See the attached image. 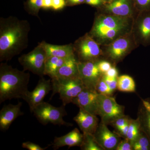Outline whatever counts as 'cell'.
<instances>
[{"label":"cell","mask_w":150,"mask_h":150,"mask_svg":"<svg viewBox=\"0 0 150 150\" xmlns=\"http://www.w3.org/2000/svg\"><path fill=\"white\" fill-rule=\"evenodd\" d=\"M73 45L74 54L79 62L98 61L104 58L101 46L88 33L78 38Z\"/></svg>","instance_id":"obj_6"},{"label":"cell","mask_w":150,"mask_h":150,"mask_svg":"<svg viewBox=\"0 0 150 150\" xmlns=\"http://www.w3.org/2000/svg\"><path fill=\"white\" fill-rule=\"evenodd\" d=\"M117 89L123 92H134L136 90V84L134 79L127 75L118 76Z\"/></svg>","instance_id":"obj_23"},{"label":"cell","mask_w":150,"mask_h":150,"mask_svg":"<svg viewBox=\"0 0 150 150\" xmlns=\"http://www.w3.org/2000/svg\"><path fill=\"white\" fill-rule=\"evenodd\" d=\"M22 103L16 105L9 104L4 106L0 111V129L1 131L8 130L11 124L19 116L24 114L21 110Z\"/></svg>","instance_id":"obj_16"},{"label":"cell","mask_w":150,"mask_h":150,"mask_svg":"<svg viewBox=\"0 0 150 150\" xmlns=\"http://www.w3.org/2000/svg\"><path fill=\"white\" fill-rule=\"evenodd\" d=\"M116 150H132L133 144L132 142L127 138L121 140L116 148Z\"/></svg>","instance_id":"obj_31"},{"label":"cell","mask_w":150,"mask_h":150,"mask_svg":"<svg viewBox=\"0 0 150 150\" xmlns=\"http://www.w3.org/2000/svg\"><path fill=\"white\" fill-rule=\"evenodd\" d=\"M132 144L134 150H150V140L142 130Z\"/></svg>","instance_id":"obj_25"},{"label":"cell","mask_w":150,"mask_h":150,"mask_svg":"<svg viewBox=\"0 0 150 150\" xmlns=\"http://www.w3.org/2000/svg\"><path fill=\"white\" fill-rule=\"evenodd\" d=\"M134 18L97 12L88 34L100 46L108 45L118 38L131 32Z\"/></svg>","instance_id":"obj_2"},{"label":"cell","mask_w":150,"mask_h":150,"mask_svg":"<svg viewBox=\"0 0 150 150\" xmlns=\"http://www.w3.org/2000/svg\"><path fill=\"white\" fill-rule=\"evenodd\" d=\"M83 139V134H81L77 128H75L69 133L61 137H56L52 145L54 150L67 146L69 149L74 146H80Z\"/></svg>","instance_id":"obj_18"},{"label":"cell","mask_w":150,"mask_h":150,"mask_svg":"<svg viewBox=\"0 0 150 150\" xmlns=\"http://www.w3.org/2000/svg\"><path fill=\"white\" fill-rule=\"evenodd\" d=\"M83 134H94L99 125L96 115L79 108L77 115L74 118Z\"/></svg>","instance_id":"obj_17"},{"label":"cell","mask_w":150,"mask_h":150,"mask_svg":"<svg viewBox=\"0 0 150 150\" xmlns=\"http://www.w3.org/2000/svg\"><path fill=\"white\" fill-rule=\"evenodd\" d=\"M130 119H131L129 118V117H128V116L124 115V116L117 118L110 124L112 125V126H113L115 129L118 130L121 127L126 125L127 123H129Z\"/></svg>","instance_id":"obj_30"},{"label":"cell","mask_w":150,"mask_h":150,"mask_svg":"<svg viewBox=\"0 0 150 150\" xmlns=\"http://www.w3.org/2000/svg\"><path fill=\"white\" fill-rule=\"evenodd\" d=\"M100 146L104 150H112L116 148L121 141V137L115 132L108 129L106 124L100 122L94 134Z\"/></svg>","instance_id":"obj_15"},{"label":"cell","mask_w":150,"mask_h":150,"mask_svg":"<svg viewBox=\"0 0 150 150\" xmlns=\"http://www.w3.org/2000/svg\"><path fill=\"white\" fill-rule=\"evenodd\" d=\"M99 94L95 89L85 87L72 103L93 115H98Z\"/></svg>","instance_id":"obj_14"},{"label":"cell","mask_w":150,"mask_h":150,"mask_svg":"<svg viewBox=\"0 0 150 150\" xmlns=\"http://www.w3.org/2000/svg\"><path fill=\"white\" fill-rule=\"evenodd\" d=\"M85 3L98 8L103 5L102 0H85Z\"/></svg>","instance_id":"obj_38"},{"label":"cell","mask_w":150,"mask_h":150,"mask_svg":"<svg viewBox=\"0 0 150 150\" xmlns=\"http://www.w3.org/2000/svg\"><path fill=\"white\" fill-rule=\"evenodd\" d=\"M137 118L139 121L141 130L150 140V98L142 99Z\"/></svg>","instance_id":"obj_21"},{"label":"cell","mask_w":150,"mask_h":150,"mask_svg":"<svg viewBox=\"0 0 150 150\" xmlns=\"http://www.w3.org/2000/svg\"><path fill=\"white\" fill-rule=\"evenodd\" d=\"M42 4L43 0H28L25 4V10L30 15L39 18L38 13Z\"/></svg>","instance_id":"obj_27"},{"label":"cell","mask_w":150,"mask_h":150,"mask_svg":"<svg viewBox=\"0 0 150 150\" xmlns=\"http://www.w3.org/2000/svg\"><path fill=\"white\" fill-rule=\"evenodd\" d=\"M129 122L127 123L126 125L117 130V132L116 133H118L121 137L126 138L128 130H129Z\"/></svg>","instance_id":"obj_37"},{"label":"cell","mask_w":150,"mask_h":150,"mask_svg":"<svg viewBox=\"0 0 150 150\" xmlns=\"http://www.w3.org/2000/svg\"><path fill=\"white\" fill-rule=\"evenodd\" d=\"M68 58L51 57L47 58L45 63L44 75L48 76L51 79L55 78L59 69Z\"/></svg>","instance_id":"obj_22"},{"label":"cell","mask_w":150,"mask_h":150,"mask_svg":"<svg viewBox=\"0 0 150 150\" xmlns=\"http://www.w3.org/2000/svg\"><path fill=\"white\" fill-rule=\"evenodd\" d=\"M118 71L115 67H112L104 75L108 77L112 78H117L118 77Z\"/></svg>","instance_id":"obj_36"},{"label":"cell","mask_w":150,"mask_h":150,"mask_svg":"<svg viewBox=\"0 0 150 150\" xmlns=\"http://www.w3.org/2000/svg\"><path fill=\"white\" fill-rule=\"evenodd\" d=\"M49 146L45 148H42L39 145L30 142H23L22 144V147L28 150H45L49 147Z\"/></svg>","instance_id":"obj_33"},{"label":"cell","mask_w":150,"mask_h":150,"mask_svg":"<svg viewBox=\"0 0 150 150\" xmlns=\"http://www.w3.org/2000/svg\"><path fill=\"white\" fill-rule=\"evenodd\" d=\"M98 8V12L121 17L135 18L139 13L133 0H113Z\"/></svg>","instance_id":"obj_12"},{"label":"cell","mask_w":150,"mask_h":150,"mask_svg":"<svg viewBox=\"0 0 150 150\" xmlns=\"http://www.w3.org/2000/svg\"><path fill=\"white\" fill-rule=\"evenodd\" d=\"M98 64L100 71L103 74H105L112 67V64L110 62L105 60H100L98 62Z\"/></svg>","instance_id":"obj_34"},{"label":"cell","mask_w":150,"mask_h":150,"mask_svg":"<svg viewBox=\"0 0 150 150\" xmlns=\"http://www.w3.org/2000/svg\"><path fill=\"white\" fill-rule=\"evenodd\" d=\"M65 6H66V1L65 0H52V8L54 10L62 9Z\"/></svg>","instance_id":"obj_35"},{"label":"cell","mask_w":150,"mask_h":150,"mask_svg":"<svg viewBox=\"0 0 150 150\" xmlns=\"http://www.w3.org/2000/svg\"><path fill=\"white\" fill-rule=\"evenodd\" d=\"M32 112L38 121L44 126L48 123L59 126H73L72 124L67 123L63 119L67 114L65 106L63 105L60 107H55L43 101L38 105Z\"/></svg>","instance_id":"obj_7"},{"label":"cell","mask_w":150,"mask_h":150,"mask_svg":"<svg viewBox=\"0 0 150 150\" xmlns=\"http://www.w3.org/2000/svg\"><path fill=\"white\" fill-rule=\"evenodd\" d=\"M85 2V0H66V6H73L81 4Z\"/></svg>","instance_id":"obj_39"},{"label":"cell","mask_w":150,"mask_h":150,"mask_svg":"<svg viewBox=\"0 0 150 150\" xmlns=\"http://www.w3.org/2000/svg\"><path fill=\"white\" fill-rule=\"evenodd\" d=\"M100 46L104 58L115 65L122 61L131 51L139 46L132 30L108 45Z\"/></svg>","instance_id":"obj_4"},{"label":"cell","mask_w":150,"mask_h":150,"mask_svg":"<svg viewBox=\"0 0 150 150\" xmlns=\"http://www.w3.org/2000/svg\"><path fill=\"white\" fill-rule=\"evenodd\" d=\"M141 131L139 121L137 118L136 120L130 119L129 121V130L126 138L133 142L135 141Z\"/></svg>","instance_id":"obj_26"},{"label":"cell","mask_w":150,"mask_h":150,"mask_svg":"<svg viewBox=\"0 0 150 150\" xmlns=\"http://www.w3.org/2000/svg\"><path fill=\"white\" fill-rule=\"evenodd\" d=\"M40 43L46 51V59L51 57L67 58L75 54L74 45L72 43L56 45L46 43L45 41H42Z\"/></svg>","instance_id":"obj_19"},{"label":"cell","mask_w":150,"mask_h":150,"mask_svg":"<svg viewBox=\"0 0 150 150\" xmlns=\"http://www.w3.org/2000/svg\"><path fill=\"white\" fill-rule=\"evenodd\" d=\"M30 27L15 16L0 18V62H8L27 48Z\"/></svg>","instance_id":"obj_1"},{"label":"cell","mask_w":150,"mask_h":150,"mask_svg":"<svg viewBox=\"0 0 150 150\" xmlns=\"http://www.w3.org/2000/svg\"><path fill=\"white\" fill-rule=\"evenodd\" d=\"M98 61L78 62L79 77L85 87L96 90V87L103 74L98 68Z\"/></svg>","instance_id":"obj_11"},{"label":"cell","mask_w":150,"mask_h":150,"mask_svg":"<svg viewBox=\"0 0 150 150\" xmlns=\"http://www.w3.org/2000/svg\"><path fill=\"white\" fill-rule=\"evenodd\" d=\"M103 78L109 87L112 92L115 91L117 89V84H118V78H112L108 77L103 74Z\"/></svg>","instance_id":"obj_32"},{"label":"cell","mask_w":150,"mask_h":150,"mask_svg":"<svg viewBox=\"0 0 150 150\" xmlns=\"http://www.w3.org/2000/svg\"><path fill=\"white\" fill-rule=\"evenodd\" d=\"M52 90L51 79L46 80L43 76L40 77L35 88L32 91H28L22 99L27 103L30 112H32L38 105L43 102L45 97Z\"/></svg>","instance_id":"obj_13"},{"label":"cell","mask_w":150,"mask_h":150,"mask_svg":"<svg viewBox=\"0 0 150 150\" xmlns=\"http://www.w3.org/2000/svg\"><path fill=\"white\" fill-rule=\"evenodd\" d=\"M46 51L40 43L34 49L19 57V63L23 67V71H28L33 74L42 77L44 75Z\"/></svg>","instance_id":"obj_8"},{"label":"cell","mask_w":150,"mask_h":150,"mask_svg":"<svg viewBox=\"0 0 150 150\" xmlns=\"http://www.w3.org/2000/svg\"><path fill=\"white\" fill-rule=\"evenodd\" d=\"M132 32L139 46L150 45V11L139 12L134 18Z\"/></svg>","instance_id":"obj_10"},{"label":"cell","mask_w":150,"mask_h":150,"mask_svg":"<svg viewBox=\"0 0 150 150\" xmlns=\"http://www.w3.org/2000/svg\"><path fill=\"white\" fill-rule=\"evenodd\" d=\"M96 90L99 94L107 96H111L113 93L105 81L103 75L97 84Z\"/></svg>","instance_id":"obj_28"},{"label":"cell","mask_w":150,"mask_h":150,"mask_svg":"<svg viewBox=\"0 0 150 150\" xmlns=\"http://www.w3.org/2000/svg\"><path fill=\"white\" fill-rule=\"evenodd\" d=\"M98 115L101 122L111 124L117 118L124 115V107L118 104L111 96L100 94L98 98Z\"/></svg>","instance_id":"obj_9"},{"label":"cell","mask_w":150,"mask_h":150,"mask_svg":"<svg viewBox=\"0 0 150 150\" xmlns=\"http://www.w3.org/2000/svg\"><path fill=\"white\" fill-rule=\"evenodd\" d=\"M52 93L51 99L55 94L59 93L62 105L66 106L72 102L85 87L79 78L64 79L55 78L51 79Z\"/></svg>","instance_id":"obj_5"},{"label":"cell","mask_w":150,"mask_h":150,"mask_svg":"<svg viewBox=\"0 0 150 150\" xmlns=\"http://www.w3.org/2000/svg\"><path fill=\"white\" fill-rule=\"evenodd\" d=\"M78 62L75 54L68 57L64 64L59 69L55 78L64 79L79 78Z\"/></svg>","instance_id":"obj_20"},{"label":"cell","mask_w":150,"mask_h":150,"mask_svg":"<svg viewBox=\"0 0 150 150\" xmlns=\"http://www.w3.org/2000/svg\"><path fill=\"white\" fill-rule=\"evenodd\" d=\"M52 0H43L42 8H52Z\"/></svg>","instance_id":"obj_40"},{"label":"cell","mask_w":150,"mask_h":150,"mask_svg":"<svg viewBox=\"0 0 150 150\" xmlns=\"http://www.w3.org/2000/svg\"><path fill=\"white\" fill-rule=\"evenodd\" d=\"M102 1L103 2V4H104L110 2L112 1H113V0H102Z\"/></svg>","instance_id":"obj_41"},{"label":"cell","mask_w":150,"mask_h":150,"mask_svg":"<svg viewBox=\"0 0 150 150\" xmlns=\"http://www.w3.org/2000/svg\"><path fill=\"white\" fill-rule=\"evenodd\" d=\"M29 73L13 68L7 63L0 65V103L16 98L22 99L28 91Z\"/></svg>","instance_id":"obj_3"},{"label":"cell","mask_w":150,"mask_h":150,"mask_svg":"<svg viewBox=\"0 0 150 150\" xmlns=\"http://www.w3.org/2000/svg\"><path fill=\"white\" fill-rule=\"evenodd\" d=\"M83 139L81 145V150H104L98 144L93 134H83Z\"/></svg>","instance_id":"obj_24"},{"label":"cell","mask_w":150,"mask_h":150,"mask_svg":"<svg viewBox=\"0 0 150 150\" xmlns=\"http://www.w3.org/2000/svg\"><path fill=\"white\" fill-rule=\"evenodd\" d=\"M134 6L138 12L150 11V0H133Z\"/></svg>","instance_id":"obj_29"}]
</instances>
